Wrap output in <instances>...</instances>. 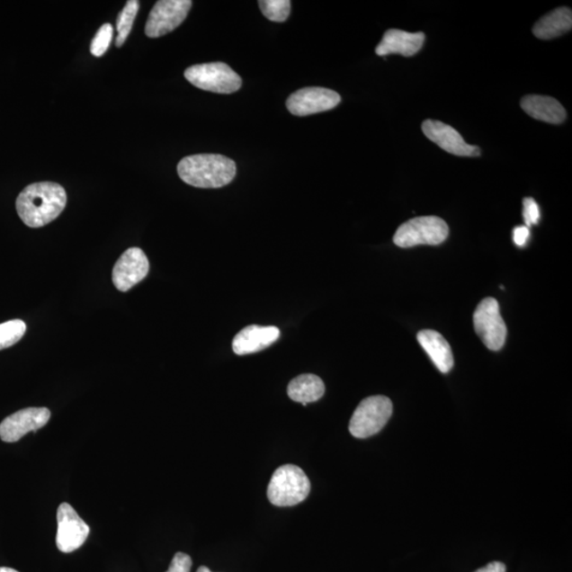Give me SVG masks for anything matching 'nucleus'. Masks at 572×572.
<instances>
[{
	"mask_svg": "<svg viewBox=\"0 0 572 572\" xmlns=\"http://www.w3.org/2000/svg\"><path fill=\"white\" fill-rule=\"evenodd\" d=\"M67 191L57 183L30 184L16 200V210L29 228H40L55 220L67 206Z\"/></svg>",
	"mask_w": 572,
	"mask_h": 572,
	"instance_id": "1",
	"label": "nucleus"
},
{
	"mask_svg": "<svg viewBox=\"0 0 572 572\" xmlns=\"http://www.w3.org/2000/svg\"><path fill=\"white\" fill-rule=\"evenodd\" d=\"M182 181L196 188L216 189L234 181V160L217 154H199L184 157L177 165Z\"/></svg>",
	"mask_w": 572,
	"mask_h": 572,
	"instance_id": "2",
	"label": "nucleus"
},
{
	"mask_svg": "<svg viewBox=\"0 0 572 572\" xmlns=\"http://www.w3.org/2000/svg\"><path fill=\"white\" fill-rule=\"evenodd\" d=\"M311 491V482L303 470L285 464L273 474L267 487V497L273 505L291 506L303 502Z\"/></svg>",
	"mask_w": 572,
	"mask_h": 572,
	"instance_id": "3",
	"label": "nucleus"
},
{
	"mask_svg": "<svg viewBox=\"0 0 572 572\" xmlns=\"http://www.w3.org/2000/svg\"><path fill=\"white\" fill-rule=\"evenodd\" d=\"M449 226L438 217H419L398 228L393 242L402 248L416 246H439L449 237Z\"/></svg>",
	"mask_w": 572,
	"mask_h": 572,
	"instance_id": "4",
	"label": "nucleus"
},
{
	"mask_svg": "<svg viewBox=\"0 0 572 572\" xmlns=\"http://www.w3.org/2000/svg\"><path fill=\"white\" fill-rule=\"evenodd\" d=\"M393 411L390 398L373 396L362 400L350 420L349 431L357 439L377 434L391 418Z\"/></svg>",
	"mask_w": 572,
	"mask_h": 572,
	"instance_id": "5",
	"label": "nucleus"
},
{
	"mask_svg": "<svg viewBox=\"0 0 572 572\" xmlns=\"http://www.w3.org/2000/svg\"><path fill=\"white\" fill-rule=\"evenodd\" d=\"M184 77L202 91L218 94L236 93L242 86L241 76L220 62L194 65L184 71Z\"/></svg>",
	"mask_w": 572,
	"mask_h": 572,
	"instance_id": "6",
	"label": "nucleus"
},
{
	"mask_svg": "<svg viewBox=\"0 0 572 572\" xmlns=\"http://www.w3.org/2000/svg\"><path fill=\"white\" fill-rule=\"evenodd\" d=\"M475 331L487 349L498 351L504 347L506 326L494 298L482 300L474 313Z\"/></svg>",
	"mask_w": 572,
	"mask_h": 572,
	"instance_id": "7",
	"label": "nucleus"
},
{
	"mask_svg": "<svg viewBox=\"0 0 572 572\" xmlns=\"http://www.w3.org/2000/svg\"><path fill=\"white\" fill-rule=\"evenodd\" d=\"M192 7L190 0H160L155 4L146 25L147 37H164L186 20Z\"/></svg>",
	"mask_w": 572,
	"mask_h": 572,
	"instance_id": "8",
	"label": "nucleus"
},
{
	"mask_svg": "<svg viewBox=\"0 0 572 572\" xmlns=\"http://www.w3.org/2000/svg\"><path fill=\"white\" fill-rule=\"evenodd\" d=\"M57 546L64 553L74 552L85 543L91 528L67 503L58 506Z\"/></svg>",
	"mask_w": 572,
	"mask_h": 572,
	"instance_id": "9",
	"label": "nucleus"
},
{
	"mask_svg": "<svg viewBox=\"0 0 572 572\" xmlns=\"http://www.w3.org/2000/svg\"><path fill=\"white\" fill-rule=\"evenodd\" d=\"M336 92L323 87H307L290 95L286 106L295 116H308L330 111L341 103Z\"/></svg>",
	"mask_w": 572,
	"mask_h": 572,
	"instance_id": "10",
	"label": "nucleus"
},
{
	"mask_svg": "<svg viewBox=\"0 0 572 572\" xmlns=\"http://www.w3.org/2000/svg\"><path fill=\"white\" fill-rule=\"evenodd\" d=\"M51 416L46 407H30L17 411L0 423V439L4 442L13 443L30 432L43 428Z\"/></svg>",
	"mask_w": 572,
	"mask_h": 572,
	"instance_id": "11",
	"label": "nucleus"
},
{
	"mask_svg": "<svg viewBox=\"0 0 572 572\" xmlns=\"http://www.w3.org/2000/svg\"><path fill=\"white\" fill-rule=\"evenodd\" d=\"M148 271L150 264L146 254L140 248H130L117 261L112 270V282L117 290L125 293L142 282Z\"/></svg>",
	"mask_w": 572,
	"mask_h": 572,
	"instance_id": "12",
	"label": "nucleus"
},
{
	"mask_svg": "<svg viewBox=\"0 0 572 572\" xmlns=\"http://www.w3.org/2000/svg\"><path fill=\"white\" fill-rule=\"evenodd\" d=\"M423 133L442 150L457 156H479L478 147L468 145L455 129L441 121H426L422 124Z\"/></svg>",
	"mask_w": 572,
	"mask_h": 572,
	"instance_id": "13",
	"label": "nucleus"
},
{
	"mask_svg": "<svg viewBox=\"0 0 572 572\" xmlns=\"http://www.w3.org/2000/svg\"><path fill=\"white\" fill-rule=\"evenodd\" d=\"M280 337L277 326H248L237 334L232 350L237 355H247L264 350Z\"/></svg>",
	"mask_w": 572,
	"mask_h": 572,
	"instance_id": "14",
	"label": "nucleus"
},
{
	"mask_svg": "<svg viewBox=\"0 0 572 572\" xmlns=\"http://www.w3.org/2000/svg\"><path fill=\"white\" fill-rule=\"evenodd\" d=\"M425 41V34L423 32L409 33L403 30L389 29L387 30L375 52L380 57L393 55V53L413 57L421 50Z\"/></svg>",
	"mask_w": 572,
	"mask_h": 572,
	"instance_id": "15",
	"label": "nucleus"
},
{
	"mask_svg": "<svg viewBox=\"0 0 572 572\" xmlns=\"http://www.w3.org/2000/svg\"><path fill=\"white\" fill-rule=\"evenodd\" d=\"M521 106L530 117L547 123H563L568 116L559 101L546 95H526L522 99Z\"/></svg>",
	"mask_w": 572,
	"mask_h": 572,
	"instance_id": "16",
	"label": "nucleus"
},
{
	"mask_svg": "<svg viewBox=\"0 0 572 572\" xmlns=\"http://www.w3.org/2000/svg\"><path fill=\"white\" fill-rule=\"evenodd\" d=\"M419 344L431 360L442 373H448L454 366L451 345L440 333L433 330H423L418 333Z\"/></svg>",
	"mask_w": 572,
	"mask_h": 572,
	"instance_id": "17",
	"label": "nucleus"
},
{
	"mask_svg": "<svg viewBox=\"0 0 572 572\" xmlns=\"http://www.w3.org/2000/svg\"><path fill=\"white\" fill-rule=\"evenodd\" d=\"M572 13L569 8H559L550 12L535 23L533 34L541 40H551L570 31Z\"/></svg>",
	"mask_w": 572,
	"mask_h": 572,
	"instance_id": "18",
	"label": "nucleus"
},
{
	"mask_svg": "<svg viewBox=\"0 0 572 572\" xmlns=\"http://www.w3.org/2000/svg\"><path fill=\"white\" fill-rule=\"evenodd\" d=\"M325 383L317 375L302 374L297 377L288 387V395L291 400L303 404L317 402L325 395Z\"/></svg>",
	"mask_w": 572,
	"mask_h": 572,
	"instance_id": "19",
	"label": "nucleus"
},
{
	"mask_svg": "<svg viewBox=\"0 0 572 572\" xmlns=\"http://www.w3.org/2000/svg\"><path fill=\"white\" fill-rule=\"evenodd\" d=\"M139 2H137V0H130L121 11V13L119 14L117 20V47H121L125 43V40H127L130 30H132L136 15L139 13Z\"/></svg>",
	"mask_w": 572,
	"mask_h": 572,
	"instance_id": "20",
	"label": "nucleus"
},
{
	"mask_svg": "<svg viewBox=\"0 0 572 572\" xmlns=\"http://www.w3.org/2000/svg\"><path fill=\"white\" fill-rule=\"evenodd\" d=\"M27 330L26 324L20 319L10 320L0 325V350L19 343Z\"/></svg>",
	"mask_w": 572,
	"mask_h": 572,
	"instance_id": "21",
	"label": "nucleus"
},
{
	"mask_svg": "<svg viewBox=\"0 0 572 572\" xmlns=\"http://www.w3.org/2000/svg\"><path fill=\"white\" fill-rule=\"evenodd\" d=\"M259 7L266 19L272 22H285L290 13V0H261Z\"/></svg>",
	"mask_w": 572,
	"mask_h": 572,
	"instance_id": "22",
	"label": "nucleus"
},
{
	"mask_svg": "<svg viewBox=\"0 0 572 572\" xmlns=\"http://www.w3.org/2000/svg\"><path fill=\"white\" fill-rule=\"evenodd\" d=\"M112 33H114V29H112L111 23H104V25L98 30L91 45V52L94 57H103L104 53L109 50L112 40Z\"/></svg>",
	"mask_w": 572,
	"mask_h": 572,
	"instance_id": "23",
	"label": "nucleus"
},
{
	"mask_svg": "<svg viewBox=\"0 0 572 572\" xmlns=\"http://www.w3.org/2000/svg\"><path fill=\"white\" fill-rule=\"evenodd\" d=\"M523 216L524 219V223H526L527 228L530 226L538 224L541 214L538 204L532 198L524 199L523 201Z\"/></svg>",
	"mask_w": 572,
	"mask_h": 572,
	"instance_id": "24",
	"label": "nucleus"
},
{
	"mask_svg": "<svg viewBox=\"0 0 572 572\" xmlns=\"http://www.w3.org/2000/svg\"><path fill=\"white\" fill-rule=\"evenodd\" d=\"M191 568H192V559L190 556L186 553L177 552L166 572H191Z\"/></svg>",
	"mask_w": 572,
	"mask_h": 572,
	"instance_id": "25",
	"label": "nucleus"
},
{
	"mask_svg": "<svg viewBox=\"0 0 572 572\" xmlns=\"http://www.w3.org/2000/svg\"><path fill=\"white\" fill-rule=\"evenodd\" d=\"M530 231L527 226H518L514 231V240L517 246H524L528 241Z\"/></svg>",
	"mask_w": 572,
	"mask_h": 572,
	"instance_id": "26",
	"label": "nucleus"
},
{
	"mask_svg": "<svg viewBox=\"0 0 572 572\" xmlns=\"http://www.w3.org/2000/svg\"><path fill=\"white\" fill-rule=\"evenodd\" d=\"M506 568L505 565L502 562H492L485 566V568H481L475 572H505Z\"/></svg>",
	"mask_w": 572,
	"mask_h": 572,
	"instance_id": "27",
	"label": "nucleus"
},
{
	"mask_svg": "<svg viewBox=\"0 0 572 572\" xmlns=\"http://www.w3.org/2000/svg\"><path fill=\"white\" fill-rule=\"evenodd\" d=\"M0 572H19V571L9 568H0Z\"/></svg>",
	"mask_w": 572,
	"mask_h": 572,
	"instance_id": "28",
	"label": "nucleus"
},
{
	"mask_svg": "<svg viewBox=\"0 0 572 572\" xmlns=\"http://www.w3.org/2000/svg\"><path fill=\"white\" fill-rule=\"evenodd\" d=\"M196 572H212L210 568H207L206 566H201V568Z\"/></svg>",
	"mask_w": 572,
	"mask_h": 572,
	"instance_id": "29",
	"label": "nucleus"
}]
</instances>
